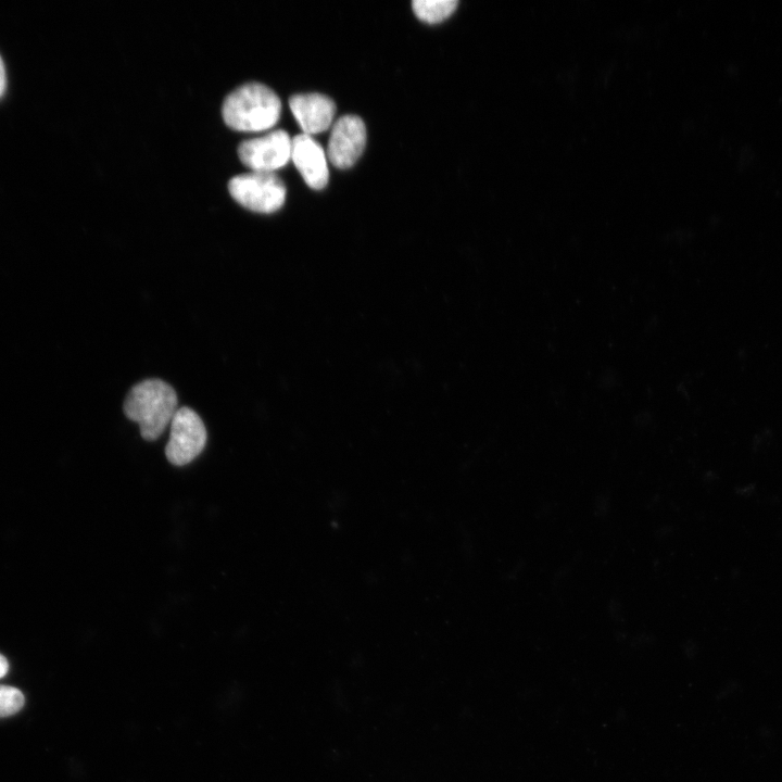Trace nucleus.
<instances>
[{"mask_svg": "<svg viewBox=\"0 0 782 782\" xmlns=\"http://www.w3.org/2000/svg\"><path fill=\"white\" fill-rule=\"evenodd\" d=\"M177 411L175 390L161 379H147L134 386L124 402V413L137 422L144 440L157 439Z\"/></svg>", "mask_w": 782, "mask_h": 782, "instance_id": "obj_1", "label": "nucleus"}, {"mask_svg": "<svg viewBox=\"0 0 782 782\" xmlns=\"http://www.w3.org/2000/svg\"><path fill=\"white\" fill-rule=\"evenodd\" d=\"M281 102L267 86L244 84L231 91L223 103L225 123L240 131H260L272 128L279 119Z\"/></svg>", "mask_w": 782, "mask_h": 782, "instance_id": "obj_2", "label": "nucleus"}, {"mask_svg": "<svg viewBox=\"0 0 782 782\" xmlns=\"http://www.w3.org/2000/svg\"><path fill=\"white\" fill-rule=\"evenodd\" d=\"M231 197L242 206L258 213H273L286 200V186L274 173L252 172L231 178Z\"/></svg>", "mask_w": 782, "mask_h": 782, "instance_id": "obj_3", "label": "nucleus"}, {"mask_svg": "<svg viewBox=\"0 0 782 782\" xmlns=\"http://www.w3.org/2000/svg\"><path fill=\"white\" fill-rule=\"evenodd\" d=\"M206 429L200 416L189 407L177 408L171 421L167 459L176 466L193 461L204 449Z\"/></svg>", "mask_w": 782, "mask_h": 782, "instance_id": "obj_4", "label": "nucleus"}, {"mask_svg": "<svg viewBox=\"0 0 782 782\" xmlns=\"http://www.w3.org/2000/svg\"><path fill=\"white\" fill-rule=\"evenodd\" d=\"M292 139L282 130L245 140L238 147L241 162L253 172L273 173L291 159Z\"/></svg>", "mask_w": 782, "mask_h": 782, "instance_id": "obj_5", "label": "nucleus"}, {"mask_svg": "<svg viewBox=\"0 0 782 782\" xmlns=\"http://www.w3.org/2000/svg\"><path fill=\"white\" fill-rule=\"evenodd\" d=\"M366 128L356 115L340 117L332 127L327 153L331 163L338 168L351 167L364 151Z\"/></svg>", "mask_w": 782, "mask_h": 782, "instance_id": "obj_6", "label": "nucleus"}, {"mask_svg": "<svg viewBox=\"0 0 782 782\" xmlns=\"http://www.w3.org/2000/svg\"><path fill=\"white\" fill-rule=\"evenodd\" d=\"M291 159L308 187L320 190L327 185L329 173L326 155L311 136L302 134L292 139Z\"/></svg>", "mask_w": 782, "mask_h": 782, "instance_id": "obj_7", "label": "nucleus"}, {"mask_svg": "<svg viewBox=\"0 0 782 782\" xmlns=\"http://www.w3.org/2000/svg\"><path fill=\"white\" fill-rule=\"evenodd\" d=\"M290 110L305 135L318 134L332 123L335 102L320 93L294 94L289 100Z\"/></svg>", "mask_w": 782, "mask_h": 782, "instance_id": "obj_8", "label": "nucleus"}, {"mask_svg": "<svg viewBox=\"0 0 782 782\" xmlns=\"http://www.w3.org/2000/svg\"><path fill=\"white\" fill-rule=\"evenodd\" d=\"M456 0H415L413 10L416 16L427 23H439L450 16L456 9Z\"/></svg>", "mask_w": 782, "mask_h": 782, "instance_id": "obj_9", "label": "nucleus"}, {"mask_svg": "<svg viewBox=\"0 0 782 782\" xmlns=\"http://www.w3.org/2000/svg\"><path fill=\"white\" fill-rule=\"evenodd\" d=\"M23 693L13 686L0 685V718L18 712L24 706Z\"/></svg>", "mask_w": 782, "mask_h": 782, "instance_id": "obj_10", "label": "nucleus"}, {"mask_svg": "<svg viewBox=\"0 0 782 782\" xmlns=\"http://www.w3.org/2000/svg\"><path fill=\"white\" fill-rule=\"evenodd\" d=\"M7 85L5 70L0 56V97L3 94Z\"/></svg>", "mask_w": 782, "mask_h": 782, "instance_id": "obj_11", "label": "nucleus"}, {"mask_svg": "<svg viewBox=\"0 0 782 782\" xmlns=\"http://www.w3.org/2000/svg\"><path fill=\"white\" fill-rule=\"evenodd\" d=\"M9 671V663L8 659L0 654V678L4 677Z\"/></svg>", "mask_w": 782, "mask_h": 782, "instance_id": "obj_12", "label": "nucleus"}]
</instances>
